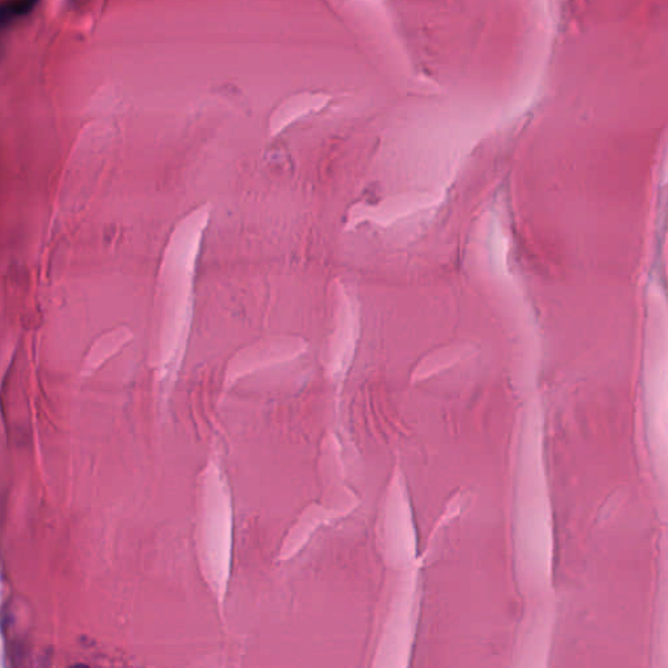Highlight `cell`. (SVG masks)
Here are the masks:
<instances>
[{
  "label": "cell",
  "mask_w": 668,
  "mask_h": 668,
  "mask_svg": "<svg viewBox=\"0 0 668 668\" xmlns=\"http://www.w3.org/2000/svg\"><path fill=\"white\" fill-rule=\"evenodd\" d=\"M516 495V552L521 584L533 592L552 582L554 535L543 452L541 407L527 413L522 428Z\"/></svg>",
  "instance_id": "cell-1"
},
{
  "label": "cell",
  "mask_w": 668,
  "mask_h": 668,
  "mask_svg": "<svg viewBox=\"0 0 668 668\" xmlns=\"http://www.w3.org/2000/svg\"><path fill=\"white\" fill-rule=\"evenodd\" d=\"M209 217V205L191 211L174 229L166 249L162 268L165 311L161 362L167 391L178 376L187 347L192 321L196 260Z\"/></svg>",
  "instance_id": "cell-2"
},
{
  "label": "cell",
  "mask_w": 668,
  "mask_h": 668,
  "mask_svg": "<svg viewBox=\"0 0 668 668\" xmlns=\"http://www.w3.org/2000/svg\"><path fill=\"white\" fill-rule=\"evenodd\" d=\"M203 512V559L205 573L222 603L227 590L233 546L231 496L219 466L211 462L205 475Z\"/></svg>",
  "instance_id": "cell-3"
},
{
  "label": "cell",
  "mask_w": 668,
  "mask_h": 668,
  "mask_svg": "<svg viewBox=\"0 0 668 668\" xmlns=\"http://www.w3.org/2000/svg\"><path fill=\"white\" fill-rule=\"evenodd\" d=\"M418 574L412 572L398 592L376 653L375 666L405 667L413 647L415 614L418 602Z\"/></svg>",
  "instance_id": "cell-4"
},
{
  "label": "cell",
  "mask_w": 668,
  "mask_h": 668,
  "mask_svg": "<svg viewBox=\"0 0 668 668\" xmlns=\"http://www.w3.org/2000/svg\"><path fill=\"white\" fill-rule=\"evenodd\" d=\"M646 434L654 469L662 484L667 479L668 423L666 363L649 368L646 377Z\"/></svg>",
  "instance_id": "cell-5"
},
{
  "label": "cell",
  "mask_w": 668,
  "mask_h": 668,
  "mask_svg": "<svg viewBox=\"0 0 668 668\" xmlns=\"http://www.w3.org/2000/svg\"><path fill=\"white\" fill-rule=\"evenodd\" d=\"M385 555L393 567L413 563L417 556V537L413 514L405 484L399 474L392 483L384 524Z\"/></svg>",
  "instance_id": "cell-6"
},
{
  "label": "cell",
  "mask_w": 668,
  "mask_h": 668,
  "mask_svg": "<svg viewBox=\"0 0 668 668\" xmlns=\"http://www.w3.org/2000/svg\"><path fill=\"white\" fill-rule=\"evenodd\" d=\"M337 293L334 331L328 352V371L333 380L342 382L353 362L359 336V309L355 296L342 284L338 285Z\"/></svg>",
  "instance_id": "cell-7"
},
{
  "label": "cell",
  "mask_w": 668,
  "mask_h": 668,
  "mask_svg": "<svg viewBox=\"0 0 668 668\" xmlns=\"http://www.w3.org/2000/svg\"><path fill=\"white\" fill-rule=\"evenodd\" d=\"M307 341L296 336L266 338L241 349L233 358L227 369V382L231 383L259 368L268 367L281 362L291 361L307 350Z\"/></svg>",
  "instance_id": "cell-8"
},
{
  "label": "cell",
  "mask_w": 668,
  "mask_h": 668,
  "mask_svg": "<svg viewBox=\"0 0 668 668\" xmlns=\"http://www.w3.org/2000/svg\"><path fill=\"white\" fill-rule=\"evenodd\" d=\"M37 0H17L14 3L6 4L4 7L0 9V28L4 26L6 24L9 23V20H14L16 17L25 15L31 12V8L34 7Z\"/></svg>",
  "instance_id": "cell-9"
}]
</instances>
